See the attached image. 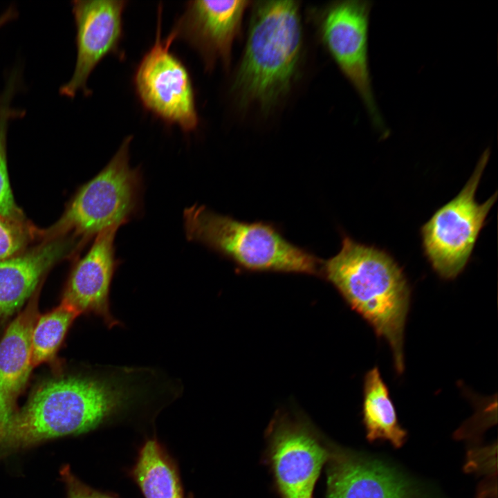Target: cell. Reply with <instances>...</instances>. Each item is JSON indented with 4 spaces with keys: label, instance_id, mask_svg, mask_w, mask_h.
<instances>
[{
    "label": "cell",
    "instance_id": "obj_5",
    "mask_svg": "<svg viewBox=\"0 0 498 498\" xmlns=\"http://www.w3.org/2000/svg\"><path fill=\"white\" fill-rule=\"evenodd\" d=\"M132 136L122 145L105 167L77 191L61 218L43 230V240L68 236L82 248L113 225L121 226L140 206L142 178L129 164Z\"/></svg>",
    "mask_w": 498,
    "mask_h": 498
},
{
    "label": "cell",
    "instance_id": "obj_12",
    "mask_svg": "<svg viewBox=\"0 0 498 498\" xmlns=\"http://www.w3.org/2000/svg\"><path fill=\"white\" fill-rule=\"evenodd\" d=\"M119 228L113 225L95 237L89 250L73 268L61 302L78 315L93 313L109 329L122 325L111 313L109 301L117 266L114 239Z\"/></svg>",
    "mask_w": 498,
    "mask_h": 498
},
{
    "label": "cell",
    "instance_id": "obj_10",
    "mask_svg": "<svg viewBox=\"0 0 498 498\" xmlns=\"http://www.w3.org/2000/svg\"><path fill=\"white\" fill-rule=\"evenodd\" d=\"M124 0H77L72 2L76 29V60L73 73L59 89L73 98L77 92L91 94L87 86L96 66L111 54L123 56L120 50L123 36Z\"/></svg>",
    "mask_w": 498,
    "mask_h": 498
},
{
    "label": "cell",
    "instance_id": "obj_21",
    "mask_svg": "<svg viewBox=\"0 0 498 498\" xmlns=\"http://www.w3.org/2000/svg\"><path fill=\"white\" fill-rule=\"evenodd\" d=\"M62 474L66 483L67 498H113L86 486L66 467Z\"/></svg>",
    "mask_w": 498,
    "mask_h": 498
},
{
    "label": "cell",
    "instance_id": "obj_8",
    "mask_svg": "<svg viewBox=\"0 0 498 498\" xmlns=\"http://www.w3.org/2000/svg\"><path fill=\"white\" fill-rule=\"evenodd\" d=\"M161 19L160 5L156 39L137 66L133 86L146 110L165 123L190 132L199 122L192 80L186 66L170 50L173 36L169 33L162 38Z\"/></svg>",
    "mask_w": 498,
    "mask_h": 498
},
{
    "label": "cell",
    "instance_id": "obj_17",
    "mask_svg": "<svg viewBox=\"0 0 498 498\" xmlns=\"http://www.w3.org/2000/svg\"><path fill=\"white\" fill-rule=\"evenodd\" d=\"M133 474L145 498H184L176 469L155 440L142 448Z\"/></svg>",
    "mask_w": 498,
    "mask_h": 498
},
{
    "label": "cell",
    "instance_id": "obj_4",
    "mask_svg": "<svg viewBox=\"0 0 498 498\" xmlns=\"http://www.w3.org/2000/svg\"><path fill=\"white\" fill-rule=\"evenodd\" d=\"M188 240L203 243L250 271L317 274L322 261L288 241L265 222L248 223L216 213L203 205L184 210Z\"/></svg>",
    "mask_w": 498,
    "mask_h": 498
},
{
    "label": "cell",
    "instance_id": "obj_1",
    "mask_svg": "<svg viewBox=\"0 0 498 498\" xmlns=\"http://www.w3.org/2000/svg\"><path fill=\"white\" fill-rule=\"evenodd\" d=\"M167 389L162 372L149 367L105 365L50 379L14 412L0 443L24 445L89 432L136 405L163 398Z\"/></svg>",
    "mask_w": 498,
    "mask_h": 498
},
{
    "label": "cell",
    "instance_id": "obj_16",
    "mask_svg": "<svg viewBox=\"0 0 498 498\" xmlns=\"http://www.w3.org/2000/svg\"><path fill=\"white\" fill-rule=\"evenodd\" d=\"M363 422L370 442L385 440L396 448L405 442L407 431L399 424L388 389L377 367L365 376Z\"/></svg>",
    "mask_w": 498,
    "mask_h": 498
},
{
    "label": "cell",
    "instance_id": "obj_15",
    "mask_svg": "<svg viewBox=\"0 0 498 498\" xmlns=\"http://www.w3.org/2000/svg\"><path fill=\"white\" fill-rule=\"evenodd\" d=\"M37 297L7 327L0 340V382L14 402L24 388L33 367L31 335L39 316Z\"/></svg>",
    "mask_w": 498,
    "mask_h": 498
},
{
    "label": "cell",
    "instance_id": "obj_14",
    "mask_svg": "<svg viewBox=\"0 0 498 498\" xmlns=\"http://www.w3.org/2000/svg\"><path fill=\"white\" fill-rule=\"evenodd\" d=\"M81 248L68 236L42 241L38 246L0 261V317L19 308L33 295L40 279L57 261Z\"/></svg>",
    "mask_w": 498,
    "mask_h": 498
},
{
    "label": "cell",
    "instance_id": "obj_2",
    "mask_svg": "<svg viewBox=\"0 0 498 498\" xmlns=\"http://www.w3.org/2000/svg\"><path fill=\"white\" fill-rule=\"evenodd\" d=\"M250 8L244 49L229 91L239 113L268 118L286 102L301 77L305 39L300 5L261 1Z\"/></svg>",
    "mask_w": 498,
    "mask_h": 498
},
{
    "label": "cell",
    "instance_id": "obj_19",
    "mask_svg": "<svg viewBox=\"0 0 498 498\" xmlns=\"http://www.w3.org/2000/svg\"><path fill=\"white\" fill-rule=\"evenodd\" d=\"M14 82L10 80L3 93V102L0 107V216L19 221H28L22 210L17 206L10 184L7 167V133L9 120L22 116L21 111L10 108V102L13 94Z\"/></svg>",
    "mask_w": 498,
    "mask_h": 498
},
{
    "label": "cell",
    "instance_id": "obj_3",
    "mask_svg": "<svg viewBox=\"0 0 498 498\" xmlns=\"http://www.w3.org/2000/svg\"><path fill=\"white\" fill-rule=\"evenodd\" d=\"M321 272L376 333L389 342L396 370L401 373L410 288L393 257L344 234L340 251L322 261Z\"/></svg>",
    "mask_w": 498,
    "mask_h": 498
},
{
    "label": "cell",
    "instance_id": "obj_23",
    "mask_svg": "<svg viewBox=\"0 0 498 498\" xmlns=\"http://www.w3.org/2000/svg\"><path fill=\"white\" fill-rule=\"evenodd\" d=\"M12 19V15L6 11L2 15L0 16V27L7 21ZM3 102V95L0 96V107Z\"/></svg>",
    "mask_w": 498,
    "mask_h": 498
},
{
    "label": "cell",
    "instance_id": "obj_6",
    "mask_svg": "<svg viewBox=\"0 0 498 498\" xmlns=\"http://www.w3.org/2000/svg\"><path fill=\"white\" fill-rule=\"evenodd\" d=\"M373 2L340 0L311 10L312 22L322 46L353 86L373 127L382 135L388 129L372 85L369 59V26Z\"/></svg>",
    "mask_w": 498,
    "mask_h": 498
},
{
    "label": "cell",
    "instance_id": "obj_20",
    "mask_svg": "<svg viewBox=\"0 0 498 498\" xmlns=\"http://www.w3.org/2000/svg\"><path fill=\"white\" fill-rule=\"evenodd\" d=\"M43 230L30 223L12 221L0 216V261L19 255L35 239H42Z\"/></svg>",
    "mask_w": 498,
    "mask_h": 498
},
{
    "label": "cell",
    "instance_id": "obj_13",
    "mask_svg": "<svg viewBox=\"0 0 498 498\" xmlns=\"http://www.w3.org/2000/svg\"><path fill=\"white\" fill-rule=\"evenodd\" d=\"M326 498H420L405 477L381 461L331 448Z\"/></svg>",
    "mask_w": 498,
    "mask_h": 498
},
{
    "label": "cell",
    "instance_id": "obj_9",
    "mask_svg": "<svg viewBox=\"0 0 498 498\" xmlns=\"http://www.w3.org/2000/svg\"><path fill=\"white\" fill-rule=\"evenodd\" d=\"M268 456L282 498H313L315 484L331 448L308 422L287 416L268 431Z\"/></svg>",
    "mask_w": 498,
    "mask_h": 498
},
{
    "label": "cell",
    "instance_id": "obj_22",
    "mask_svg": "<svg viewBox=\"0 0 498 498\" xmlns=\"http://www.w3.org/2000/svg\"><path fill=\"white\" fill-rule=\"evenodd\" d=\"M13 405L14 402L8 396L0 382V436L15 412Z\"/></svg>",
    "mask_w": 498,
    "mask_h": 498
},
{
    "label": "cell",
    "instance_id": "obj_11",
    "mask_svg": "<svg viewBox=\"0 0 498 498\" xmlns=\"http://www.w3.org/2000/svg\"><path fill=\"white\" fill-rule=\"evenodd\" d=\"M248 1H205L187 2L170 34L174 41L181 39L201 56L206 71L219 63L225 68L230 66L235 39L241 30Z\"/></svg>",
    "mask_w": 498,
    "mask_h": 498
},
{
    "label": "cell",
    "instance_id": "obj_18",
    "mask_svg": "<svg viewBox=\"0 0 498 498\" xmlns=\"http://www.w3.org/2000/svg\"><path fill=\"white\" fill-rule=\"evenodd\" d=\"M78 316L62 303L52 311L39 315L31 335L33 367L54 359L68 329Z\"/></svg>",
    "mask_w": 498,
    "mask_h": 498
},
{
    "label": "cell",
    "instance_id": "obj_7",
    "mask_svg": "<svg viewBox=\"0 0 498 498\" xmlns=\"http://www.w3.org/2000/svg\"><path fill=\"white\" fill-rule=\"evenodd\" d=\"M490 154L486 149L460 192L439 208L421 228L424 255L443 279H453L465 269L497 200V192L483 203L475 199Z\"/></svg>",
    "mask_w": 498,
    "mask_h": 498
}]
</instances>
